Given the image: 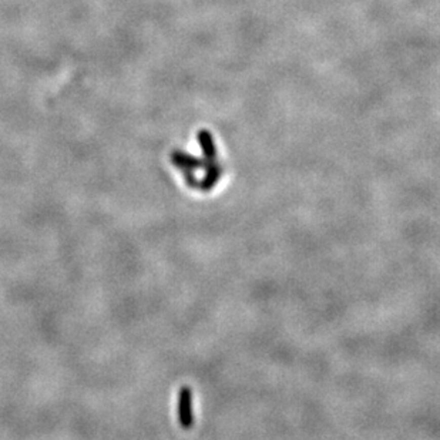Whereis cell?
I'll use <instances>...</instances> for the list:
<instances>
[{
  "instance_id": "cell-1",
  "label": "cell",
  "mask_w": 440,
  "mask_h": 440,
  "mask_svg": "<svg viewBox=\"0 0 440 440\" xmlns=\"http://www.w3.org/2000/svg\"><path fill=\"white\" fill-rule=\"evenodd\" d=\"M177 415L178 422L184 429H190L194 425V412H192V392L190 387L184 386L178 392L177 399Z\"/></svg>"
},
{
  "instance_id": "cell-5",
  "label": "cell",
  "mask_w": 440,
  "mask_h": 440,
  "mask_svg": "<svg viewBox=\"0 0 440 440\" xmlns=\"http://www.w3.org/2000/svg\"><path fill=\"white\" fill-rule=\"evenodd\" d=\"M182 173H184V178H185V182L188 184V187H191V188H198L199 181L197 180V177H195V174H194V171H191V170H185V171H182Z\"/></svg>"
},
{
  "instance_id": "cell-3",
  "label": "cell",
  "mask_w": 440,
  "mask_h": 440,
  "mask_svg": "<svg viewBox=\"0 0 440 440\" xmlns=\"http://www.w3.org/2000/svg\"><path fill=\"white\" fill-rule=\"evenodd\" d=\"M224 171V168L221 166L218 161H214L211 163L208 167L205 168V175L204 178L199 181L198 184V188L203 191H210L213 187H215L218 181H220V177Z\"/></svg>"
},
{
  "instance_id": "cell-4",
  "label": "cell",
  "mask_w": 440,
  "mask_h": 440,
  "mask_svg": "<svg viewBox=\"0 0 440 440\" xmlns=\"http://www.w3.org/2000/svg\"><path fill=\"white\" fill-rule=\"evenodd\" d=\"M197 138L205 158L217 159V145L214 143L213 134L208 130H199Z\"/></svg>"
},
{
  "instance_id": "cell-2",
  "label": "cell",
  "mask_w": 440,
  "mask_h": 440,
  "mask_svg": "<svg viewBox=\"0 0 440 440\" xmlns=\"http://www.w3.org/2000/svg\"><path fill=\"white\" fill-rule=\"evenodd\" d=\"M171 159H173L175 167L180 168L182 171H185V170L194 171V170H201V168L205 170L211 163L217 161V159H210L205 158V157L197 158V157L191 155L188 152L180 151V150H175V151L171 152Z\"/></svg>"
}]
</instances>
